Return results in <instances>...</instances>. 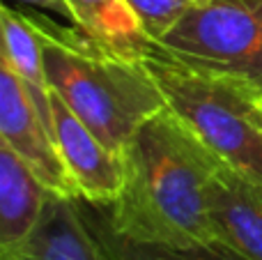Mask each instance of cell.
<instances>
[{
	"label": "cell",
	"instance_id": "7c38bea8",
	"mask_svg": "<svg viewBox=\"0 0 262 260\" xmlns=\"http://www.w3.org/2000/svg\"><path fill=\"white\" fill-rule=\"evenodd\" d=\"M108 249L118 260H249L219 242L193 244V247H161V244H138L120 237L104 219L92 221Z\"/></svg>",
	"mask_w": 262,
	"mask_h": 260
},
{
	"label": "cell",
	"instance_id": "9c48e42d",
	"mask_svg": "<svg viewBox=\"0 0 262 260\" xmlns=\"http://www.w3.org/2000/svg\"><path fill=\"white\" fill-rule=\"evenodd\" d=\"M51 191L0 143V253L23 244L39 224Z\"/></svg>",
	"mask_w": 262,
	"mask_h": 260
},
{
	"label": "cell",
	"instance_id": "8992f818",
	"mask_svg": "<svg viewBox=\"0 0 262 260\" xmlns=\"http://www.w3.org/2000/svg\"><path fill=\"white\" fill-rule=\"evenodd\" d=\"M51 106L53 136L78 198L97 205H113L124 187L122 152L108 150L55 92Z\"/></svg>",
	"mask_w": 262,
	"mask_h": 260
},
{
	"label": "cell",
	"instance_id": "5b68a950",
	"mask_svg": "<svg viewBox=\"0 0 262 260\" xmlns=\"http://www.w3.org/2000/svg\"><path fill=\"white\" fill-rule=\"evenodd\" d=\"M0 143L7 145L51 193L81 201L58 150L53 132L41 120L23 83L0 60Z\"/></svg>",
	"mask_w": 262,
	"mask_h": 260
},
{
	"label": "cell",
	"instance_id": "3957f363",
	"mask_svg": "<svg viewBox=\"0 0 262 260\" xmlns=\"http://www.w3.org/2000/svg\"><path fill=\"white\" fill-rule=\"evenodd\" d=\"M166 104L223 164L262 182V92L149 44L140 58Z\"/></svg>",
	"mask_w": 262,
	"mask_h": 260
},
{
	"label": "cell",
	"instance_id": "52a82bcc",
	"mask_svg": "<svg viewBox=\"0 0 262 260\" xmlns=\"http://www.w3.org/2000/svg\"><path fill=\"white\" fill-rule=\"evenodd\" d=\"M0 260H118L74 198L51 193L30 237Z\"/></svg>",
	"mask_w": 262,
	"mask_h": 260
},
{
	"label": "cell",
	"instance_id": "30bf717a",
	"mask_svg": "<svg viewBox=\"0 0 262 260\" xmlns=\"http://www.w3.org/2000/svg\"><path fill=\"white\" fill-rule=\"evenodd\" d=\"M3 55L0 60L7 62L23 83L30 101L39 111L41 120L53 132V90H51L49 76L44 64V44H41L39 26L32 16L3 5Z\"/></svg>",
	"mask_w": 262,
	"mask_h": 260
},
{
	"label": "cell",
	"instance_id": "277c9868",
	"mask_svg": "<svg viewBox=\"0 0 262 260\" xmlns=\"http://www.w3.org/2000/svg\"><path fill=\"white\" fill-rule=\"evenodd\" d=\"M157 44L191 67L262 92V0H195Z\"/></svg>",
	"mask_w": 262,
	"mask_h": 260
},
{
	"label": "cell",
	"instance_id": "ba28073f",
	"mask_svg": "<svg viewBox=\"0 0 262 260\" xmlns=\"http://www.w3.org/2000/svg\"><path fill=\"white\" fill-rule=\"evenodd\" d=\"M214 242L249 260H262V182L221 164L209 189Z\"/></svg>",
	"mask_w": 262,
	"mask_h": 260
},
{
	"label": "cell",
	"instance_id": "8fae6325",
	"mask_svg": "<svg viewBox=\"0 0 262 260\" xmlns=\"http://www.w3.org/2000/svg\"><path fill=\"white\" fill-rule=\"evenodd\" d=\"M72 23L90 39L115 53L143 58L152 44L127 0H64Z\"/></svg>",
	"mask_w": 262,
	"mask_h": 260
},
{
	"label": "cell",
	"instance_id": "5bb4252c",
	"mask_svg": "<svg viewBox=\"0 0 262 260\" xmlns=\"http://www.w3.org/2000/svg\"><path fill=\"white\" fill-rule=\"evenodd\" d=\"M16 3L46 9V12H53V14H58V16H62L64 21H72V14H69V7L64 0H16Z\"/></svg>",
	"mask_w": 262,
	"mask_h": 260
},
{
	"label": "cell",
	"instance_id": "6da1fadb",
	"mask_svg": "<svg viewBox=\"0 0 262 260\" xmlns=\"http://www.w3.org/2000/svg\"><path fill=\"white\" fill-rule=\"evenodd\" d=\"M124 187L104 221L138 244L193 247L214 242L209 189L223 161L163 109L122 150Z\"/></svg>",
	"mask_w": 262,
	"mask_h": 260
},
{
	"label": "cell",
	"instance_id": "4fadbf2b",
	"mask_svg": "<svg viewBox=\"0 0 262 260\" xmlns=\"http://www.w3.org/2000/svg\"><path fill=\"white\" fill-rule=\"evenodd\" d=\"M193 3L195 0H127L143 32L154 44L161 41V37L184 16Z\"/></svg>",
	"mask_w": 262,
	"mask_h": 260
},
{
	"label": "cell",
	"instance_id": "7a4b0ae2",
	"mask_svg": "<svg viewBox=\"0 0 262 260\" xmlns=\"http://www.w3.org/2000/svg\"><path fill=\"white\" fill-rule=\"evenodd\" d=\"M35 21L51 90L108 150L122 152L147 120L168 109L161 88L140 58L115 53L78 28Z\"/></svg>",
	"mask_w": 262,
	"mask_h": 260
}]
</instances>
